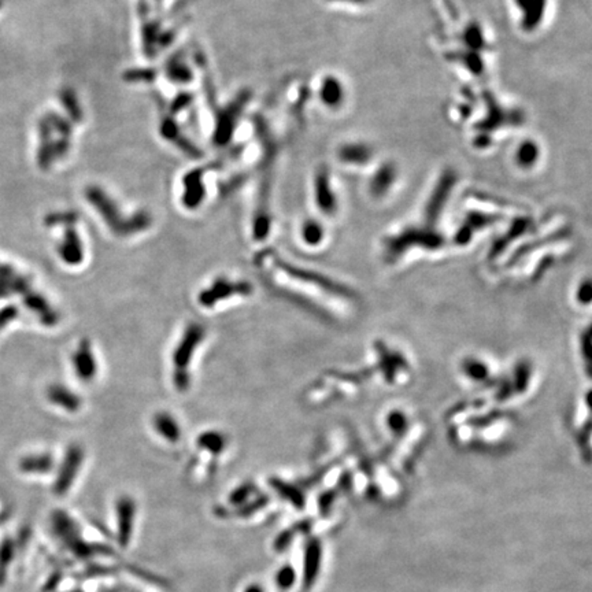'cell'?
<instances>
[{
  "instance_id": "18",
  "label": "cell",
  "mask_w": 592,
  "mask_h": 592,
  "mask_svg": "<svg viewBox=\"0 0 592 592\" xmlns=\"http://www.w3.org/2000/svg\"><path fill=\"white\" fill-rule=\"evenodd\" d=\"M300 235H302V240L304 245L310 247L320 246L324 240V227L321 225V222L315 221L314 218H309L303 222L302 229H300Z\"/></svg>"
},
{
  "instance_id": "3",
  "label": "cell",
  "mask_w": 592,
  "mask_h": 592,
  "mask_svg": "<svg viewBox=\"0 0 592 592\" xmlns=\"http://www.w3.org/2000/svg\"><path fill=\"white\" fill-rule=\"evenodd\" d=\"M206 339V328L199 322H190L180 335L170 355V377L174 390L180 394L190 391L192 383L191 369L197 350Z\"/></svg>"
},
{
  "instance_id": "12",
  "label": "cell",
  "mask_w": 592,
  "mask_h": 592,
  "mask_svg": "<svg viewBox=\"0 0 592 592\" xmlns=\"http://www.w3.org/2000/svg\"><path fill=\"white\" fill-rule=\"evenodd\" d=\"M60 258L67 265H80L84 259V247L81 243V239L73 228H67L65 232V238L62 243L58 247Z\"/></svg>"
},
{
  "instance_id": "15",
  "label": "cell",
  "mask_w": 592,
  "mask_h": 592,
  "mask_svg": "<svg viewBox=\"0 0 592 592\" xmlns=\"http://www.w3.org/2000/svg\"><path fill=\"white\" fill-rule=\"evenodd\" d=\"M54 468V459L49 454H38L24 458L19 469L26 475H46Z\"/></svg>"
},
{
  "instance_id": "10",
  "label": "cell",
  "mask_w": 592,
  "mask_h": 592,
  "mask_svg": "<svg viewBox=\"0 0 592 592\" xmlns=\"http://www.w3.org/2000/svg\"><path fill=\"white\" fill-rule=\"evenodd\" d=\"M314 199L317 206L324 214H334L338 208L336 197L334 194L331 179L328 174V170L325 167L317 170L314 177Z\"/></svg>"
},
{
  "instance_id": "1",
  "label": "cell",
  "mask_w": 592,
  "mask_h": 592,
  "mask_svg": "<svg viewBox=\"0 0 592 592\" xmlns=\"http://www.w3.org/2000/svg\"><path fill=\"white\" fill-rule=\"evenodd\" d=\"M255 266L276 291L294 299L296 303L306 306L315 314H327L325 306L329 299L345 296V288L332 279L295 266L287 259L284 261L276 251H262L255 258Z\"/></svg>"
},
{
  "instance_id": "13",
  "label": "cell",
  "mask_w": 592,
  "mask_h": 592,
  "mask_svg": "<svg viewBox=\"0 0 592 592\" xmlns=\"http://www.w3.org/2000/svg\"><path fill=\"white\" fill-rule=\"evenodd\" d=\"M200 173H192L188 174L184 180V194H183V203L188 210H195L200 206V203L204 199V188L200 181Z\"/></svg>"
},
{
  "instance_id": "14",
  "label": "cell",
  "mask_w": 592,
  "mask_h": 592,
  "mask_svg": "<svg viewBox=\"0 0 592 592\" xmlns=\"http://www.w3.org/2000/svg\"><path fill=\"white\" fill-rule=\"evenodd\" d=\"M320 97L328 107H338L345 99L342 83L335 76H328L321 84Z\"/></svg>"
},
{
  "instance_id": "19",
  "label": "cell",
  "mask_w": 592,
  "mask_h": 592,
  "mask_svg": "<svg viewBox=\"0 0 592 592\" xmlns=\"http://www.w3.org/2000/svg\"><path fill=\"white\" fill-rule=\"evenodd\" d=\"M338 156L345 163H365L370 158V149L363 145H345L339 148Z\"/></svg>"
},
{
  "instance_id": "17",
  "label": "cell",
  "mask_w": 592,
  "mask_h": 592,
  "mask_svg": "<svg viewBox=\"0 0 592 592\" xmlns=\"http://www.w3.org/2000/svg\"><path fill=\"white\" fill-rule=\"evenodd\" d=\"M24 290H25L24 277L14 273L11 268L0 265V297H4L17 291H24Z\"/></svg>"
},
{
  "instance_id": "9",
  "label": "cell",
  "mask_w": 592,
  "mask_h": 592,
  "mask_svg": "<svg viewBox=\"0 0 592 592\" xmlns=\"http://www.w3.org/2000/svg\"><path fill=\"white\" fill-rule=\"evenodd\" d=\"M72 361H73L74 372L81 380L91 381L97 377L98 362H97L92 345L88 340H83L76 348Z\"/></svg>"
},
{
  "instance_id": "21",
  "label": "cell",
  "mask_w": 592,
  "mask_h": 592,
  "mask_svg": "<svg viewBox=\"0 0 592 592\" xmlns=\"http://www.w3.org/2000/svg\"><path fill=\"white\" fill-rule=\"evenodd\" d=\"M60 101H62V104L65 106V108L67 110L69 115H70L73 120L80 121V120L83 118L81 107H80L79 100L76 99V95H74V92H73V91H70V90H65V91L60 94Z\"/></svg>"
},
{
  "instance_id": "23",
  "label": "cell",
  "mask_w": 592,
  "mask_h": 592,
  "mask_svg": "<svg viewBox=\"0 0 592 592\" xmlns=\"http://www.w3.org/2000/svg\"><path fill=\"white\" fill-rule=\"evenodd\" d=\"M328 1H340V3H352V4H363L369 0H328Z\"/></svg>"
},
{
  "instance_id": "6",
  "label": "cell",
  "mask_w": 592,
  "mask_h": 592,
  "mask_svg": "<svg viewBox=\"0 0 592 592\" xmlns=\"http://www.w3.org/2000/svg\"><path fill=\"white\" fill-rule=\"evenodd\" d=\"M84 462V450L80 445H70L67 454L65 455L63 463L59 469L58 477L54 484V493L58 496H63L74 484L76 477Z\"/></svg>"
},
{
  "instance_id": "8",
  "label": "cell",
  "mask_w": 592,
  "mask_h": 592,
  "mask_svg": "<svg viewBox=\"0 0 592 592\" xmlns=\"http://www.w3.org/2000/svg\"><path fill=\"white\" fill-rule=\"evenodd\" d=\"M151 427L166 443L177 444L183 438V429L179 420L169 411H156L151 418Z\"/></svg>"
},
{
  "instance_id": "4",
  "label": "cell",
  "mask_w": 592,
  "mask_h": 592,
  "mask_svg": "<svg viewBox=\"0 0 592 592\" xmlns=\"http://www.w3.org/2000/svg\"><path fill=\"white\" fill-rule=\"evenodd\" d=\"M254 294V287L246 280H235L228 276H218L210 284L199 291L197 304L206 310H214L217 306L229 300L248 297Z\"/></svg>"
},
{
  "instance_id": "24",
  "label": "cell",
  "mask_w": 592,
  "mask_h": 592,
  "mask_svg": "<svg viewBox=\"0 0 592 592\" xmlns=\"http://www.w3.org/2000/svg\"><path fill=\"white\" fill-rule=\"evenodd\" d=\"M3 521H4V517H3V514H0V525L3 524Z\"/></svg>"
},
{
  "instance_id": "5",
  "label": "cell",
  "mask_w": 592,
  "mask_h": 592,
  "mask_svg": "<svg viewBox=\"0 0 592 592\" xmlns=\"http://www.w3.org/2000/svg\"><path fill=\"white\" fill-rule=\"evenodd\" d=\"M28 541L29 538L24 531L0 538V589L10 583L17 565L22 566Z\"/></svg>"
},
{
  "instance_id": "20",
  "label": "cell",
  "mask_w": 592,
  "mask_h": 592,
  "mask_svg": "<svg viewBox=\"0 0 592 592\" xmlns=\"http://www.w3.org/2000/svg\"><path fill=\"white\" fill-rule=\"evenodd\" d=\"M166 74H167L169 80H172L173 83H177V84H187V83L192 81L191 69L188 67V65L184 60H181L179 58H174L169 62Z\"/></svg>"
},
{
  "instance_id": "16",
  "label": "cell",
  "mask_w": 592,
  "mask_h": 592,
  "mask_svg": "<svg viewBox=\"0 0 592 592\" xmlns=\"http://www.w3.org/2000/svg\"><path fill=\"white\" fill-rule=\"evenodd\" d=\"M49 397L54 404H58L67 411H77L81 406V399L62 386H52L49 388Z\"/></svg>"
},
{
  "instance_id": "7",
  "label": "cell",
  "mask_w": 592,
  "mask_h": 592,
  "mask_svg": "<svg viewBox=\"0 0 592 592\" xmlns=\"http://www.w3.org/2000/svg\"><path fill=\"white\" fill-rule=\"evenodd\" d=\"M115 518H117V538L121 544L126 545L131 539V534L135 528L136 518V503L129 496H122L115 503Z\"/></svg>"
},
{
  "instance_id": "22",
  "label": "cell",
  "mask_w": 592,
  "mask_h": 592,
  "mask_svg": "<svg viewBox=\"0 0 592 592\" xmlns=\"http://www.w3.org/2000/svg\"><path fill=\"white\" fill-rule=\"evenodd\" d=\"M17 315V310L15 307H7L4 310L0 311V331L3 327H6L10 321H13V318Z\"/></svg>"
},
{
  "instance_id": "2",
  "label": "cell",
  "mask_w": 592,
  "mask_h": 592,
  "mask_svg": "<svg viewBox=\"0 0 592 592\" xmlns=\"http://www.w3.org/2000/svg\"><path fill=\"white\" fill-rule=\"evenodd\" d=\"M87 200L97 208L108 229L120 238H131L146 232L152 225V217L148 211H138L125 215L120 211L117 203L98 187H90L85 192Z\"/></svg>"
},
{
  "instance_id": "25",
  "label": "cell",
  "mask_w": 592,
  "mask_h": 592,
  "mask_svg": "<svg viewBox=\"0 0 592 592\" xmlns=\"http://www.w3.org/2000/svg\"><path fill=\"white\" fill-rule=\"evenodd\" d=\"M0 6H1V1H0Z\"/></svg>"
},
{
  "instance_id": "11",
  "label": "cell",
  "mask_w": 592,
  "mask_h": 592,
  "mask_svg": "<svg viewBox=\"0 0 592 592\" xmlns=\"http://www.w3.org/2000/svg\"><path fill=\"white\" fill-rule=\"evenodd\" d=\"M229 445L228 436L218 429H207L197 438V450L199 454L211 459L221 458Z\"/></svg>"
}]
</instances>
